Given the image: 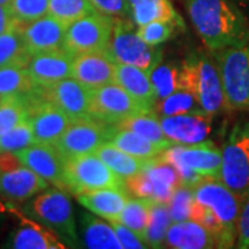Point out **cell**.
<instances>
[{
	"mask_svg": "<svg viewBox=\"0 0 249 249\" xmlns=\"http://www.w3.org/2000/svg\"><path fill=\"white\" fill-rule=\"evenodd\" d=\"M187 11L196 35L212 52L249 42L248 22L229 0H187Z\"/></svg>",
	"mask_w": 249,
	"mask_h": 249,
	"instance_id": "cell-1",
	"label": "cell"
},
{
	"mask_svg": "<svg viewBox=\"0 0 249 249\" xmlns=\"http://www.w3.org/2000/svg\"><path fill=\"white\" fill-rule=\"evenodd\" d=\"M178 88L191 93L208 115H216L226 108L219 67L206 55L193 54L181 64Z\"/></svg>",
	"mask_w": 249,
	"mask_h": 249,
	"instance_id": "cell-2",
	"label": "cell"
},
{
	"mask_svg": "<svg viewBox=\"0 0 249 249\" xmlns=\"http://www.w3.org/2000/svg\"><path fill=\"white\" fill-rule=\"evenodd\" d=\"M64 178L67 191L73 196L98 188H116L127 191L126 180L116 175L94 152L65 160Z\"/></svg>",
	"mask_w": 249,
	"mask_h": 249,
	"instance_id": "cell-3",
	"label": "cell"
},
{
	"mask_svg": "<svg viewBox=\"0 0 249 249\" xmlns=\"http://www.w3.org/2000/svg\"><path fill=\"white\" fill-rule=\"evenodd\" d=\"M27 212L47 229L55 232L68 247H75L78 241L71 201L61 188H52L39 193L27 205Z\"/></svg>",
	"mask_w": 249,
	"mask_h": 249,
	"instance_id": "cell-4",
	"label": "cell"
},
{
	"mask_svg": "<svg viewBox=\"0 0 249 249\" xmlns=\"http://www.w3.org/2000/svg\"><path fill=\"white\" fill-rule=\"evenodd\" d=\"M107 52L116 64L134 65L148 73L162 61V49L160 46L147 45L137 35L133 21L121 17L115 18L114 32Z\"/></svg>",
	"mask_w": 249,
	"mask_h": 249,
	"instance_id": "cell-5",
	"label": "cell"
},
{
	"mask_svg": "<svg viewBox=\"0 0 249 249\" xmlns=\"http://www.w3.org/2000/svg\"><path fill=\"white\" fill-rule=\"evenodd\" d=\"M227 109H249V45L223 49L217 54Z\"/></svg>",
	"mask_w": 249,
	"mask_h": 249,
	"instance_id": "cell-6",
	"label": "cell"
},
{
	"mask_svg": "<svg viewBox=\"0 0 249 249\" xmlns=\"http://www.w3.org/2000/svg\"><path fill=\"white\" fill-rule=\"evenodd\" d=\"M180 186V178L175 166L160 155L148 160L142 172L126 180L127 191L140 198L169 204L175 190Z\"/></svg>",
	"mask_w": 249,
	"mask_h": 249,
	"instance_id": "cell-7",
	"label": "cell"
},
{
	"mask_svg": "<svg viewBox=\"0 0 249 249\" xmlns=\"http://www.w3.org/2000/svg\"><path fill=\"white\" fill-rule=\"evenodd\" d=\"M115 17L93 13L67 27L64 49L73 57L90 52L107 50L114 32Z\"/></svg>",
	"mask_w": 249,
	"mask_h": 249,
	"instance_id": "cell-8",
	"label": "cell"
},
{
	"mask_svg": "<svg viewBox=\"0 0 249 249\" xmlns=\"http://www.w3.org/2000/svg\"><path fill=\"white\" fill-rule=\"evenodd\" d=\"M24 98L28 107L27 122L32 129L35 142L55 144L72 122L71 118L61 108L45 98L39 85Z\"/></svg>",
	"mask_w": 249,
	"mask_h": 249,
	"instance_id": "cell-9",
	"label": "cell"
},
{
	"mask_svg": "<svg viewBox=\"0 0 249 249\" xmlns=\"http://www.w3.org/2000/svg\"><path fill=\"white\" fill-rule=\"evenodd\" d=\"M219 178L241 198L249 194V124L235 127L222 148Z\"/></svg>",
	"mask_w": 249,
	"mask_h": 249,
	"instance_id": "cell-10",
	"label": "cell"
},
{
	"mask_svg": "<svg viewBox=\"0 0 249 249\" xmlns=\"http://www.w3.org/2000/svg\"><path fill=\"white\" fill-rule=\"evenodd\" d=\"M112 132L114 124L100 122L94 118L75 119L54 145L61 152L64 160H70L96 152L104 142H109Z\"/></svg>",
	"mask_w": 249,
	"mask_h": 249,
	"instance_id": "cell-11",
	"label": "cell"
},
{
	"mask_svg": "<svg viewBox=\"0 0 249 249\" xmlns=\"http://www.w3.org/2000/svg\"><path fill=\"white\" fill-rule=\"evenodd\" d=\"M91 111L94 119L114 126L129 116L154 112L115 82L91 90Z\"/></svg>",
	"mask_w": 249,
	"mask_h": 249,
	"instance_id": "cell-12",
	"label": "cell"
},
{
	"mask_svg": "<svg viewBox=\"0 0 249 249\" xmlns=\"http://www.w3.org/2000/svg\"><path fill=\"white\" fill-rule=\"evenodd\" d=\"M175 168H186L205 178H220L222 150L212 142L196 144H175L160 155Z\"/></svg>",
	"mask_w": 249,
	"mask_h": 249,
	"instance_id": "cell-13",
	"label": "cell"
},
{
	"mask_svg": "<svg viewBox=\"0 0 249 249\" xmlns=\"http://www.w3.org/2000/svg\"><path fill=\"white\" fill-rule=\"evenodd\" d=\"M194 198L198 202L206 205L224 229L237 237V226L241 211L242 198L223 183L220 178H205L194 187ZM237 244V242H235Z\"/></svg>",
	"mask_w": 249,
	"mask_h": 249,
	"instance_id": "cell-14",
	"label": "cell"
},
{
	"mask_svg": "<svg viewBox=\"0 0 249 249\" xmlns=\"http://www.w3.org/2000/svg\"><path fill=\"white\" fill-rule=\"evenodd\" d=\"M40 90L45 98L61 108L72 121L93 118L91 90L72 76L50 86H40Z\"/></svg>",
	"mask_w": 249,
	"mask_h": 249,
	"instance_id": "cell-15",
	"label": "cell"
},
{
	"mask_svg": "<svg viewBox=\"0 0 249 249\" xmlns=\"http://www.w3.org/2000/svg\"><path fill=\"white\" fill-rule=\"evenodd\" d=\"M16 154L21 162L27 168L34 170L36 175L45 178L54 187L67 191L64 178L65 160L54 144L32 142L25 148L16 151Z\"/></svg>",
	"mask_w": 249,
	"mask_h": 249,
	"instance_id": "cell-16",
	"label": "cell"
},
{
	"mask_svg": "<svg viewBox=\"0 0 249 249\" xmlns=\"http://www.w3.org/2000/svg\"><path fill=\"white\" fill-rule=\"evenodd\" d=\"M116 62L107 50L90 52L73 57L72 78L93 90L115 82Z\"/></svg>",
	"mask_w": 249,
	"mask_h": 249,
	"instance_id": "cell-17",
	"label": "cell"
},
{
	"mask_svg": "<svg viewBox=\"0 0 249 249\" xmlns=\"http://www.w3.org/2000/svg\"><path fill=\"white\" fill-rule=\"evenodd\" d=\"M18 27L29 55L64 49L67 27L54 17L45 16L28 24L18 22Z\"/></svg>",
	"mask_w": 249,
	"mask_h": 249,
	"instance_id": "cell-18",
	"label": "cell"
},
{
	"mask_svg": "<svg viewBox=\"0 0 249 249\" xmlns=\"http://www.w3.org/2000/svg\"><path fill=\"white\" fill-rule=\"evenodd\" d=\"M73 55L65 49L32 54L27 70L32 80L39 86H50L72 76Z\"/></svg>",
	"mask_w": 249,
	"mask_h": 249,
	"instance_id": "cell-19",
	"label": "cell"
},
{
	"mask_svg": "<svg viewBox=\"0 0 249 249\" xmlns=\"http://www.w3.org/2000/svg\"><path fill=\"white\" fill-rule=\"evenodd\" d=\"M212 116L205 112L163 116L160 126L175 144H196L205 142L211 133Z\"/></svg>",
	"mask_w": 249,
	"mask_h": 249,
	"instance_id": "cell-20",
	"label": "cell"
},
{
	"mask_svg": "<svg viewBox=\"0 0 249 249\" xmlns=\"http://www.w3.org/2000/svg\"><path fill=\"white\" fill-rule=\"evenodd\" d=\"M46 188H49V181L24 163L11 169H0V196L7 199L27 201Z\"/></svg>",
	"mask_w": 249,
	"mask_h": 249,
	"instance_id": "cell-21",
	"label": "cell"
},
{
	"mask_svg": "<svg viewBox=\"0 0 249 249\" xmlns=\"http://www.w3.org/2000/svg\"><path fill=\"white\" fill-rule=\"evenodd\" d=\"M76 196L83 208L111 222L119 219L129 199V191L116 188H98L82 193Z\"/></svg>",
	"mask_w": 249,
	"mask_h": 249,
	"instance_id": "cell-22",
	"label": "cell"
},
{
	"mask_svg": "<svg viewBox=\"0 0 249 249\" xmlns=\"http://www.w3.org/2000/svg\"><path fill=\"white\" fill-rule=\"evenodd\" d=\"M9 247L14 249H64L67 245L42 223L39 224L21 216V224L13 232Z\"/></svg>",
	"mask_w": 249,
	"mask_h": 249,
	"instance_id": "cell-23",
	"label": "cell"
},
{
	"mask_svg": "<svg viewBox=\"0 0 249 249\" xmlns=\"http://www.w3.org/2000/svg\"><path fill=\"white\" fill-rule=\"evenodd\" d=\"M165 247L175 249L216 248L213 235L194 220L172 222L168 229Z\"/></svg>",
	"mask_w": 249,
	"mask_h": 249,
	"instance_id": "cell-24",
	"label": "cell"
},
{
	"mask_svg": "<svg viewBox=\"0 0 249 249\" xmlns=\"http://www.w3.org/2000/svg\"><path fill=\"white\" fill-rule=\"evenodd\" d=\"M115 83L122 86L142 106L155 111L158 101L148 72L134 65L116 64Z\"/></svg>",
	"mask_w": 249,
	"mask_h": 249,
	"instance_id": "cell-25",
	"label": "cell"
},
{
	"mask_svg": "<svg viewBox=\"0 0 249 249\" xmlns=\"http://www.w3.org/2000/svg\"><path fill=\"white\" fill-rule=\"evenodd\" d=\"M129 16L134 25L142 27L155 21H170L184 28V21L170 0H127Z\"/></svg>",
	"mask_w": 249,
	"mask_h": 249,
	"instance_id": "cell-26",
	"label": "cell"
},
{
	"mask_svg": "<svg viewBox=\"0 0 249 249\" xmlns=\"http://www.w3.org/2000/svg\"><path fill=\"white\" fill-rule=\"evenodd\" d=\"M94 154H97L116 175H119L124 180L133 178L134 175L142 172L148 162V160L137 158L134 155L122 151L111 142H104Z\"/></svg>",
	"mask_w": 249,
	"mask_h": 249,
	"instance_id": "cell-27",
	"label": "cell"
},
{
	"mask_svg": "<svg viewBox=\"0 0 249 249\" xmlns=\"http://www.w3.org/2000/svg\"><path fill=\"white\" fill-rule=\"evenodd\" d=\"M115 126L116 127H124V129L140 134L144 139L150 140L154 144L163 147L165 150L175 145V142L165 134L162 126H160V119L154 112L129 116L124 121H121Z\"/></svg>",
	"mask_w": 249,
	"mask_h": 249,
	"instance_id": "cell-28",
	"label": "cell"
},
{
	"mask_svg": "<svg viewBox=\"0 0 249 249\" xmlns=\"http://www.w3.org/2000/svg\"><path fill=\"white\" fill-rule=\"evenodd\" d=\"M109 142L118 148H121L122 151L134 155L137 158H142V160H151L165 151L163 147L154 144L140 134L124 129V127H116V126H114V132Z\"/></svg>",
	"mask_w": 249,
	"mask_h": 249,
	"instance_id": "cell-29",
	"label": "cell"
},
{
	"mask_svg": "<svg viewBox=\"0 0 249 249\" xmlns=\"http://www.w3.org/2000/svg\"><path fill=\"white\" fill-rule=\"evenodd\" d=\"M85 245L91 249H124L111 223L88 216L83 223Z\"/></svg>",
	"mask_w": 249,
	"mask_h": 249,
	"instance_id": "cell-30",
	"label": "cell"
},
{
	"mask_svg": "<svg viewBox=\"0 0 249 249\" xmlns=\"http://www.w3.org/2000/svg\"><path fill=\"white\" fill-rule=\"evenodd\" d=\"M170 224H172V216H170L169 205L152 201L150 206L148 226L144 238L147 248L165 247V238Z\"/></svg>",
	"mask_w": 249,
	"mask_h": 249,
	"instance_id": "cell-31",
	"label": "cell"
},
{
	"mask_svg": "<svg viewBox=\"0 0 249 249\" xmlns=\"http://www.w3.org/2000/svg\"><path fill=\"white\" fill-rule=\"evenodd\" d=\"M36 83L32 80L27 67L9 65L0 68V96H25L35 89Z\"/></svg>",
	"mask_w": 249,
	"mask_h": 249,
	"instance_id": "cell-32",
	"label": "cell"
},
{
	"mask_svg": "<svg viewBox=\"0 0 249 249\" xmlns=\"http://www.w3.org/2000/svg\"><path fill=\"white\" fill-rule=\"evenodd\" d=\"M29 57L18 25L0 35V68L9 65L27 67Z\"/></svg>",
	"mask_w": 249,
	"mask_h": 249,
	"instance_id": "cell-33",
	"label": "cell"
},
{
	"mask_svg": "<svg viewBox=\"0 0 249 249\" xmlns=\"http://www.w3.org/2000/svg\"><path fill=\"white\" fill-rule=\"evenodd\" d=\"M152 201L147 198H129L124 205V211L116 222H121L127 226L130 230H133L142 241L145 238V231L150 219V206Z\"/></svg>",
	"mask_w": 249,
	"mask_h": 249,
	"instance_id": "cell-34",
	"label": "cell"
},
{
	"mask_svg": "<svg viewBox=\"0 0 249 249\" xmlns=\"http://www.w3.org/2000/svg\"><path fill=\"white\" fill-rule=\"evenodd\" d=\"M96 11L97 10L90 0H49L47 16L54 17L68 27L72 22Z\"/></svg>",
	"mask_w": 249,
	"mask_h": 249,
	"instance_id": "cell-35",
	"label": "cell"
},
{
	"mask_svg": "<svg viewBox=\"0 0 249 249\" xmlns=\"http://www.w3.org/2000/svg\"><path fill=\"white\" fill-rule=\"evenodd\" d=\"M28 107L24 96L4 97L0 104V134H4L16 126L25 122Z\"/></svg>",
	"mask_w": 249,
	"mask_h": 249,
	"instance_id": "cell-36",
	"label": "cell"
},
{
	"mask_svg": "<svg viewBox=\"0 0 249 249\" xmlns=\"http://www.w3.org/2000/svg\"><path fill=\"white\" fill-rule=\"evenodd\" d=\"M155 109H158L163 116L181 115V114H191V112H204L199 104L191 93L186 90L178 89L172 93L166 98L157 103Z\"/></svg>",
	"mask_w": 249,
	"mask_h": 249,
	"instance_id": "cell-37",
	"label": "cell"
},
{
	"mask_svg": "<svg viewBox=\"0 0 249 249\" xmlns=\"http://www.w3.org/2000/svg\"><path fill=\"white\" fill-rule=\"evenodd\" d=\"M152 86L157 94V101L170 96L178 90V68L172 64H160L150 73Z\"/></svg>",
	"mask_w": 249,
	"mask_h": 249,
	"instance_id": "cell-38",
	"label": "cell"
},
{
	"mask_svg": "<svg viewBox=\"0 0 249 249\" xmlns=\"http://www.w3.org/2000/svg\"><path fill=\"white\" fill-rule=\"evenodd\" d=\"M10 13L19 24H28L47 16L49 0H10Z\"/></svg>",
	"mask_w": 249,
	"mask_h": 249,
	"instance_id": "cell-39",
	"label": "cell"
},
{
	"mask_svg": "<svg viewBox=\"0 0 249 249\" xmlns=\"http://www.w3.org/2000/svg\"><path fill=\"white\" fill-rule=\"evenodd\" d=\"M178 28H181L176 22H170V21H155L150 22L147 25L139 27L137 29V35L140 36V39L144 40L147 45L150 46H160L165 42H168L170 37H173Z\"/></svg>",
	"mask_w": 249,
	"mask_h": 249,
	"instance_id": "cell-40",
	"label": "cell"
},
{
	"mask_svg": "<svg viewBox=\"0 0 249 249\" xmlns=\"http://www.w3.org/2000/svg\"><path fill=\"white\" fill-rule=\"evenodd\" d=\"M32 142H35L34 133L29 124L25 121L7 133L0 134V154L16 152L31 145Z\"/></svg>",
	"mask_w": 249,
	"mask_h": 249,
	"instance_id": "cell-41",
	"label": "cell"
},
{
	"mask_svg": "<svg viewBox=\"0 0 249 249\" xmlns=\"http://www.w3.org/2000/svg\"><path fill=\"white\" fill-rule=\"evenodd\" d=\"M193 201H194V188L180 184L175 190L169 204H168L169 205L170 216H172V222L190 220Z\"/></svg>",
	"mask_w": 249,
	"mask_h": 249,
	"instance_id": "cell-42",
	"label": "cell"
},
{
	"mask_svg": "<svg viewBox=\"0 0 249 249\" xmlns=\"http://www.w3.org/2000/svg\"><path fill=\"white\" fill-rule=\"evenodd\" d=\"M111 226L114 227V230L116 232V237L121 242L122 248L124 249H142L147 248L145 242L133 231L130 230L127 226H124L121 222H116V220H111Z\"/></svg>",
	"mask_w": 249,
	"mask_h": 249,
	"instance_id": "cell-43",
	"label": "cell"
},
{
	"mask_svg": "<svg viewBox=\"0 0 249 249\" xmlns=\"http://www.w3.org/2000/svg\"><path fill=\"white\" fill-rule=\"evenodd\" d=\"M237 244L235 247L241 249H249V194L242 198L241 211L237 226Z\"/></svg>",
	"mask_w": 249,
	"mask_h": 249,
	"instance_id": "cell-44",
	"label": "cell"
},
{
	"mask_svg": "<svg viewBox=\"0 0 249 249\" xmlns=\"http://www.w3.org/2000/svg\"><path fill=\"white\" fill-rule=\"evenodd\" d=\"M98 13L109 17H126L129 16L127 0H90Z\"/></svg>",
	"mask_w": 249,
	"mask_h": 249,
	"instance_id": "cell-45",
	"label": "cell"
},
{
	"mask_svg": "<svg viewBox=\"0 0 249 249\" xmlns=\"http://www.w3.org/2000/svg\"><path fill=\"white\" fill-rule=\"evenodd\" d=\"M18 25V22L14 19L13 14L10 13L9 6L0 4V35L7 32L10 29L16 28Z\"/></svg>",
	"mask_w": 249,
	"mask_h": 249,
	"instance_id": "cell-46",
	"label": "cell"
},
{
	"mask_svg": "<svg viewBox=\"0 0 249 249\" xmlns=\"http://www.w3.org/2000/svg\"><path fill=\"white\" fill-rule=\"evenodd\" d=\"M10 0H0V4H4V6H9Z\"/></svg>",
	"mask_w": 249,
	"mask_h": 249,
	"instance_id": "cell-47",
	"label": "cell"
},
{
	"mask_svg": "<svg viewBox=\"0 0 249 249\" xmlns=\"http://www.w3.org/2000/svg\"><path fill=\"white\" fill-rule=\"evenodd\" d=\"M1 100H3V97H1V96H0V104H1Z\"/></svg>",
	"mask_w": 249,
	"mask_h": 249,
	"instance_id": "cell-48",
	"label": "cell"
}]
</instances>
